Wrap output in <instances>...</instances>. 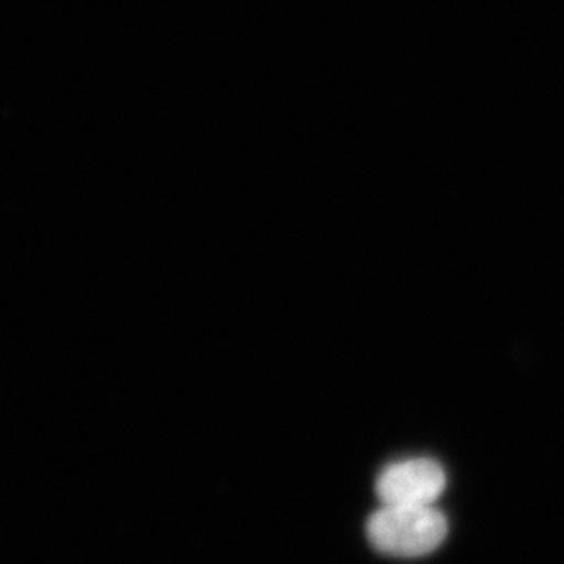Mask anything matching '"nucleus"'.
Listing matches in <instances>:
<instances>
[{"label": "nucleus", "instance_id": "obj_1", "mask_svg": "<svg viewBox=\"0 0 564 564\" xmlns=\"http://www.w3.org/2000/svg\"><path fill=\"white\" fill-rule=\"evenodd\" d=\"M447 519L435 506H384L366 523L368 542L389 556L431 554L447 538Z\"/></svg>", "mask_w": 564, "mask_h": 564}, {"label": "nucleus", "instance_id": "obj_2", "mask_svg": "<svg viewBox=\"0 0 564 564\" xmlns=\"http://www.w3.org/2000/svg\"><path fill=\"white\" fill-rule=\"evenodd\" d=\"M445 470L431 458L389 464L377 479V496L384 506H433L444 494Z\"/></svg>", "mask_w": 564, "mask_h": 564}]
</instances>
